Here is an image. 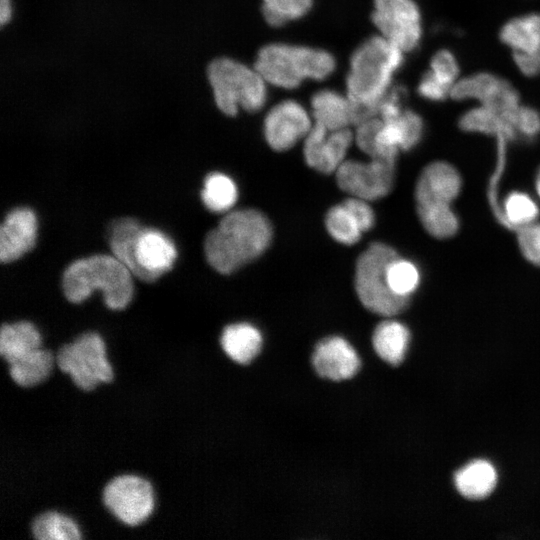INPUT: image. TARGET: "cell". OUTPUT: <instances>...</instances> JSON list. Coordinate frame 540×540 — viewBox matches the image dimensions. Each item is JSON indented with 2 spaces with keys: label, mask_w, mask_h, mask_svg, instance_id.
Returning <instances> with one entry per match:
<instances>
[{
  "label": "cell",
  "mask_w": 540,
  "mask_h": 540,
  "mask_svg": "<svg viewBox=\"0 0 540 540\" xmlns=\"http://www.w3.org/2000/svg\"><path fill=\"white\" fill-rule=\"evenodd\" d=\"M55 357L42 347L9 364V376L21 387H32L50 374Z\"/></svg>",
  "instance_id": "cell-26"
},
{
  "label": "cell",
  "mask_w": 540,
  "mask_h": 540,
  "mask_svg": "<svg viewBox=\"0 0 540 540\" xmlns=\"http://www.w3.org/2000/svg\"><path fill=\"white\" fill-rule=\"evenodd\" d=\"M58 368L68 374L73 383L90 391L113 378V369L106 356L102 337L96 332H85L74 341L61 346L55 356Z\"/></svg>",
  "instance_id": "cell-7"
},
{
  "label": "cell",
  "mask_w": 540,
  "mask_h": 540,
  "mask_svg": "<svg viewBox=\"0 0 540 540\" xmlns=\"http://www.w3.org/2000/svg\"><path fill=\"white\" fill-rule=\"evenodd\" d=\"M342 203L353 214L363 233L373 228L375 223V215L373 209L369 205V201L351 196Z\"/></svg>",
  "instance_id": "cell-38"
},
{
  "label": "cell",
  "mask_w": 540,
  "mask_h": 540,
  "mask_svg": "<svg viewBox=\"0 0 540 540\" xmlns=\"http://www.w3.org/2000/svg\"><path fill=\"white\" fill-rule=\"evenodd\" d=\"M353 141L354 133L350 128L327 130L314 123L304 138L305 162L317 172L334 173L346 160L347 152Z\"/></svg>",
  "instance_id": "cell-13"
},
{
  "label": "cell",
  "mask_w": 540,
  "mask_h": 540,
  "mask_svg": "<svg viewBox=\"0 0 540 540\" xmlns=\"http://www.w3.org/2000/svg\"><path fill=\"white\" fill-rule=\"evenodd\" d=\"M325 227L335 241L344 245L356 244L363 233L357 220L343 203L327 211Z\"/></svg>",
  "instance_id": "cell-31"
},
{
  "label": "cell",
  "mask_w": 540,
  "mask_h": 540,
  "mask_svg": "<svg viewBox=\"0 0 540 540\" xmlns=\"http://www.w3.org/2000/svg\"><path fill=\"white\" fill-rule=\"evenodd\" d=\"M374 1H377V0H374Z\"/></svg>",
  "instance_id": "cell-42"
},
{
  "label": "cell",
  "mask_w": 540,
  "mask_h": 540,
  "mask_svg": "<svg viewBox=\"0 0 540 540\" xmlns=\"http://www.w3.org/2000/svg\"><path fill=\"white\" fill-rule=\"evenodd\" d=\"M398 256L391 246L374 242L356 261L354 275L356 294L362 305L374 314L390 317L408 307L410 298L393 293L386 279L388 264Z\"/></svg>",
  "instance_id": "cell-6"
},
{
  "label": "cell",
  "mask_w": 540,
  "mask_h": 540,
  "mask_svg": "<svg viewBox=\"0 0 540 540\" xmlns=\"http://www.w3.org/2000/svg\"><path fill=\"white\" fill-rule=\"evenodd\" d=\"M134 255L139 267L155 281L172 268L177 250L163 232L142 227L135 240Z\"/></svg>",
  "instance_id": "cell-16"
},
{
  "label": "cell",
  "mask_w": 540,
  "mask_h": 540,
  "mask_svg": "<svg viewBox=\"0 0 540 540\" xmlns=\"http://www.w3.org/2000/svg\"><path fill=\"white\" fill-rule=\"evenodd\" d=\"M517 138L532 140L540 134V112L529 105H521L512 117Z\"/></svg>",
  "instance_id": "cell-35"
},
{
  "label": "cell",
  "mask_w": 540,
  "mask_h": 540,
  "mask_svg": "<svg viewBox=\"0 0 540 540\" xmlns=\"http://www.w3.org/2000/svg\"><path fill=\"white\" fill-rule=\"evenodd\" d=\"M313 124L311 112L298 101L285 99L267 112L263 123L264 137L271 149L287 151L304 140Z\"/></svg>",
  "instance_id": "cell-12"
},
{
  "label": "cell",
  "mask_w": 540,
  "mask_h": 540,
  "mask_svg": "<svg viewBox=\"0 0 540 540\" xmlns=\"http://www.w3.org/2000/svg\"><path fill=\"white\" fill-rule=\"evenodd\" d=\"M312 4L313 0H262L261 11L268 25L281 27L305 16Z\"/></svg>",
  "instance_id": "cell-32"
},
{
  "label": "cell",
  "mask_w": 540,
  "mask_h": 540,
  "mask_svg": "<svg viewBox=\"0 0 540 540\" xmlns=\"http://www.w3.org/2000/svg\"><path fill=\"white\" fill-rule=\"evenodd\" d=\"M386 279L393 293L410 298L419 286L420 272L413 262L398 256L388 264Z\"/></svg>",
  "instance_id": "cell-33"
},
{
  "label": "cell",
  "mask_w": 540,
  "mask_h": 540,
  "mask_svg": "<svg viewBox=\"0 0 540 540\" xmlns=\"http://www.w3.org/2000/svg\"><path fill=\"white\" fill-rule=\"evenodd\" d=\"M519 248L524 257L535 265H540V223H532L517 231Z\"/></svg>",
  "instance_id": "cell-36"
},
{
  "label": "cell",
  "mask_w": 540,
  "mask_h": 540,
  "mask_svg": "<svg viewBox=\"0 0 540 540\" xmlns=\"http://www.w3.org/2000/svg\"><path fill=\"white\" fill-rule=\"evenodd\" d=\"M42 338L29 321L4 323L0 329V355L12 363L41 347Z\"/></svg>",
  "instance_id": "cell-24"
},
{
  "label": "cell",
  "mask_w": 540,
  "mask_h": 540,
  "mask_svg": "<svg viewBox=\"0 0 540 540\" xmlns=\"http://www.w3.org/2000/svg\"><path fill=\"white\" fill-rule=\"evenodd\" d=\"M37 237V218L26 207L15 208L3 220L0 228V260L13 262L30 251Z\"/></svg>",
  "instance_id": "cell-15"
},
{
  "label": "cell",
  "mask_w": 540,
  "mask_h": 540,
  "mask_svg": "<svg viewBox=\"0 0 540 540\" xmlns=\"http://www.w3.org/2000/svg\"><path fill=\"white\" fill-rule=\"evenodd\" d=\"M462 188V179L454 166L445 161L428 164L421 172L415 187L416 203L440 201L451 203Z\"/></svg>",
  "instance_id": "cell-17"
},
{
  "label": "cell",
  "mask_w": 540,
  "mask_h": 540,
  "mask_svg": "<svg viewBox=\"0 0 540 540\" xmlns=\"http://www.w3.org/2000/svg\"><path fill=\"white\" fill-rule=\"evenodd\" d=\"M207 75L217 107L228 116L239 109L257 112L267 101L268 83L254 66L221 57L209 64Z\"/></svg>",
  "instance_id": "cell-5"
},
{
  "label": "cell",
  "mask_w": 540,
  "mask_h": 540,
  "mask_svg": "<svg viewBox=\"0 0 540 540\" xmlns=\"http://www.w3.org/2000/svg\"><path fill=\"white\" fill-rule=\"evenodd\" d=\"M496 481L495 468L485 460L470 462L455 474L456 488L469 499L486 497L494 489Z\"/></svg>",
  "instance_id": "cell-25"
},
{
  "label": "cell",
  "mask_w": 540,
  "mask_h": 540,
  "mask_svg": "<svg viewBox=\"0 0 540 540\" xmlns=\"http://www.w3.org/2000/svg\"><path fill=\"white\" fill-rule=\"evenodd\" d=\"M220 345L229 359L237 364L246 365L260 353L263 337L256 326L248 322H238L224 327Z\"/></svg>",
  "instance_id": "cell-20"
},
{
  "label": "cell",
  "mask_w": 540,
  "mask_h": 540,
  "mask_svg": "<svg viewBox=\"0 0 540 540\" xmlns=\"http://www.w3.org/2000/svg\"><path fill=\"white\" fill-rule=\"evenodd\" d=\"M418 95L430 102H442L450 99L451 89L435 80L426 71L420 77L417 84Z\"/></svg>",
  "instance_id": "cell-37"
},
{
  "label": "cell",
  "mask_w": 540,
  "mask_h": 540,
  "mask_svg": "<svg viewBox=\"0 0 540 540\" xmlns=\"http://www.w3.org/2000/svg\"><path fill=\"white\" fill-rule=\"evenodd\" d=\"M371 340L380 359L390 365H398L406 356L410 332L403 323L387 319L375 327Z\"/></svg>",
  "instance_id": "cell-22"
},
{
  "label": "cell",
  "mask_w": 540,
  "mask_h": 540,
  "mask_svg": "<svg viewBox=\"0 0 540 540\" xmlns=\"http://www.w3.org/2000/svg\"><path fill=\"white\" fill-rule=\"evenodd\" d=\"M132 275L115 256L96 254L72 262L63 273L62 288L67 300L75 304L101 290L109 309L122 310L133 297Z\"/></svg>",
  "instance_id": "cell-3"
},
{
  "label": "cell",
  "mask_w": 540,
  "mask_h": 540,
  "mask_svg": "<svg viewBox=\"0 0 540 540\" xmlns=\"http://www.w3.org/2000/svg\"><path fill=\"white\" fill-rule=\"evenodd\" d=\"M405 54L380 34L367 38L352 52L346 94L352 103L354 126L377 116L378 105L393 87Z\"/></svg>",
  "instance_id": "cell-1"
},
{
  "label": "cell",
  "mask_w": 540,
  "mask_h": 540,
  "mask_svg": "<svg viewBox=\"0 0 540 540\" xmlns=\"http://www.w3.org/2000/svg\"><path fill=\"white\" fill-rule=\"evenodd\" d=\"M459 128L468 133H478L503 137L508 141L518 139L510 121L497 111L479 104H473L458 119Z\"/></svg>",
  "instance_id": "cell-21"
},
{
  "label": "cell",
  "mask_w": 540,
  "mask_h": 540,
  "mask_svg": "<svg viewBox=\"0 0 540 540\" xmlns=\"http://www.w3.org/2000/svg\"><path fill=\"white\" fill-rule=\"evenodd\" d=\"M201 199L211 212L226 213L238 199L237 185L224 173H210L204 180Z\"/></svg>",
  "instance_id": "cell-28"
},
{
  "label": "cell",
  "mask_w": 540,
  "mask_h": 540,
  "mask_svg": "<svg viewBox=\"0 0 540 540\" xmlns=\"http://www.w3.org/2000/svg\"><path fill=\"white\" fill-rule=\"evenodd\" d=\"M33 537L38 540H78L80 530L72 518L56 511H47L34 518Z\"/></svg>",
  "instance_id": "cell-29"
},
{
  "label": "cell",
  "mask_w": 540,
  "mask_h": 540,
  "mask_svg": "<svg viewBox=\"0 0 540 540\" xmlns=\"http://www.w3.org/2000/svg\"><path fill=\"white\" fill-rule=\"evenodd\" d=\"M141 226L133 218H120L112 222L109 228V246L119 261H121L133 274L142 281L153 282L137 264L134 255V244Z\"/></svg>",
  "instance_id": "cell-23"
},
{
  "label": "cell",
  "mask_w": 540,
  "mask_h": 540,
  "mask_svg": "<svg viewBox=\"0 0 540 540\" xmlns=\"http://www.w3.org/2000/svg\"><path fill=\"white\" fill-rule=\"evenodd\" d=\"M498 37L511 54L540 60V12L529 11L507 19L501 25Z\"/></svg>",
  "instance_id": "cell-18"
},
{
  "label": "cell",
  "mask_w": 540,
  "mask_h": 540,
  "mask_svg": "<svg viewBox=\"0 0 540 540\" xmlns=\"http://www.w3.org/2000/svg\"><path fill=\"white\" fill-rule=\"evenodd\" d=\"M516 70L526 78H535L540 75V60L534 57L511 54Z\"/></svg>",
  "instance_id": "cell-39"
},
{
  "label": "cell",
  "mask_w": 540,
  "mask_h": 540,
  "mask_svg": "<svg viewBox=\"0 0 540 540\" xmlns=\"http://www.w3.org/2000/svg\"><path fill=\"white\" fill-rule=\"evenodd\" d=\"M417 214L424 229L433 237L446 239L459 229V219L451 203L424 201L416 203Z\"/></svg>",
  "instance_id": "cell-27"
},
{
  "label": "cell",
  "mask_w": 540,
  "mask_h": 540,
  "mask_svg": "<svg viewBox=\"0 0 540 540\" xmlns=\"http://www.w3.org/2000/svg\"><path fill=\"white\" fill-rule=\"evenodd\" d=\"M501 211V223L515 231L536 222L540 213L534 199L520 191H513L506 196Z\"/></svg>",
  "instance_id": "cell-30"
},
{
  "label": "cell",
  "mask_w": 540,
  "mask_h": 540,
  "mask_svg": "<svg viewBox=\"0 0 540 540\" xmlns=\"http://www.w3.org/2000/svg\"><path fill=\"white\" fill-rule=\"evenodd\" d=\"M312 365L320 377L338 382L354 377L361 361L357 351L345 338L333 335L316 344Z\"/></svg>",
  "instance_id": "cell-14"
},
{
  "label": "cell",
  "mask_w": 540,
  "mask_h": 540,
  "mask_svg": "<svg viewBox=\"0 0 540 540\" xmlns=\"http://www.w3.org/2000/svg\"><path fill=\"white\" fill-rule=\"evenodd\" d=\"M272 236V225L261 211L253 208L230 211L207 234L204 254L213 269L230 274L260 257Z\"/></svg>",
  "instance_id": "cell-2"
},
{
  "label": "cell",
  "mask_w": 540,
  "mask_h": 540,
  "mask_svg": "<svg viewBox=\"0 0 540 540\" xmlns=\"http://www.w3.org/2000/svg\"><path fill=\"white\" fill-rule=\"evenodd\" d=\"M371 20L378 34L404 53L414 51L423 37V18L415 0H377Z\"/></svg>",
  "instance_id": "cell-9"
},
{
  "label": "cell",
  "mask_w": 540,
  "mask_h": 540,
  "mask_svg": "<svg viewBox=\"0 0 540 540\" xmlns=\"http://www.w3.org/2000/svg\"><path fill=\"white\" fill-rule=\"evenodd\" d=\"M254 67L268 85L295 89L305 80L322 81L336 68L334 56L324 49L270 43L257 53Z\"/></svg>",
  "instance_id": "cell-4"
},
{
  "label": "cell",
  "mask_w": 540,
  "mask_h": 540,
  "mask_svg": "<svg viewBox=\"0 0 540 540\" xmlns=\"http://www.w3.org/2000/svg\"><path fill=\"white\" fill-rule=\"evenodd\" d=\"M450 99L489 107L507 118L510 123L522 103L519 92L510 81L489 71L462 75L453 86Z\"/></svg>",
  "instance_id": "cell-8"
},
{
  "label": "cell",
  "mask_w": 540,
  "mask_h": 540,
  "mask_svg": "<svg viewBox=\"0 0 540 540\" xmlns=\"http://www.w3.org/2000/svg\"><path fill=\"white\" fill-rule=\"evenodd\" d=\"M535 188H536V192L538 196L540 197V170L538 171L536 175Z\"/></svg>",
  "instance_id": "cell-41"
},
{
  "label": "cell",
  "mask_w": 540,
  "mask_h": 540,
  "mask_svg": "<svg viewBox=\"0 0 540 540\" xmlns=\"http://www.w3.org/2000/svg\"><path fill=\"white\" fill-rule=\"evenodd\" d=\"M426 72L451 91L462 76L459 60L448 48H440L432 54Z\"/></svg>",
  "instance_id": "cell-34"
},
{
  "label": "cell",
  "mask_w": 540,
  "mask_h": 540,
  "mask_svg": "<svg viewBox=\"0 0 540 540\" xmlns=\"http://www.w3.org/2000/svg\"><path fill=\"white\" fill-rule=\"evenodd\" d=\"M395 161L370 158L345 160L336 170L339 188L350 196L374 201L387 196L395 179Z\"/></svg>",
  "instance_id": "cell-11"
},
{
  "label": "cell",
  "mask_w": 540,
  "mask_h": 540,
  "mask_svg": "<svg viewBox=\"0 0 540 540\" xmlns=\"http://www.w3.org/2000/svg\"><path fill=\"white\" fill-rule=\"evenodd\" d=\"M11 3L10 0H0V24L3 26L9 22L11 18Z\"/></svg>",
  "instance_id": "cell-40"
},
{
  "label": "cell",
  "mask_w": 540,
  "mask_h": 540,
  "mask_svg": "<svg viewBox=\"0 0 540 540\" xmlns=\"http://www.w3.org/2000/svg\"><path fill=\"white\" fill-rule=\"evenodd\" d=\"M102 500L109 512L128 526L144 522L155 503L150 482L131 474L111 479L103 489Z\"/></svg>",
  "instance_id": "cell-10"
},
{
  "label": "cell",
  "mask_w": 540,
  "mask_h": 540,
  "mask_svg": "<svg viewBox=\"0 0 540 540\" xmlns=\"http://www.w3.org/2000/svg\"><path fill=\"white\" fill-rule=\"evenodd\" d=\"M313 122L327 130H339L353 125V108L347 94L321 89L311 97Z\"/></svg>",
  "instance_id": "cell-19"
}]
</instances>
